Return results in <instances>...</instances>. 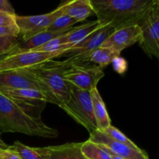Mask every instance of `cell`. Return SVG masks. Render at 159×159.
Masks as SVG:
<instances>
[{"mask_svg":"<svg viewBox=\"0 0 159 159\" xmlns=\"http://www.w3.org/2000/svg\"><path fill=\"white\" fill-rule=\"evenodd\" d=\"M43 109L17 101L0 92V135L21 133L46 138H57L58 131L42 120L40 113Z\"/></svg>","mask_w":159,"mask_h":159,"instance_id":"obj_1","label":"cell"},{"mask_svg":"<svg viewBox=\"0 0 159 159\" xmlns=\"http://www.w3.org/2000/svg\"><path fill=\"white\" fill-rule=\"evenodd\" d=\"M64 52L65 51H13L12 50L4 58L0 61V72L33 68L48 61L53 60L56 57H60Z\"/></svg>","mask_w":159,"mask_h":159,"instance_id":"obj_6","label":"cell"},{"mask_svg":"<svg viewBox=\"0 0 159 159\" xmlns=\"http://www.w3.org/2000/svg\"><path fill=\"white\" fill-rule=\"evenodd\" d=\"M94 13L91 0H72L67 1L65 14L76 21H83Z\"/></svg>","mask_w":159,"mask_h":159,"instance_id":"obj_16","label":"cell"},{"mask_svg":"<svg viewBox=\"0 0 159 159\" xmlns=\"http://www.w3.org/2000/svg\"><path fill=\"white\" fill-rule=\"evenodd\" d=\"M66 3L67 2H65L55 10L43 15H16V22L20 30V40L22 41H26L34 36L46 31L56 19L65 14Z\"/></svg>","mask_w":159,"mask_h":159,"instance_id":"obj_7","label":"cell"},{"mask_svg":"<svg viewBox=\"0 0 159 159\" xmlns=\"http://www.w3.org/2000/svg\"><path fill=\"white\" fill-rule=\"evenodd\" d=\"M105 76L102 68L96 66L70 65L65 71L64 78L71 85L85 91L97 88V84Z\"/></svg>","mask_w":159,"mask_h":159,"instance_id":"obj_9","label":"cell"},{"mask_svg":"<svg viewBox=\"0 0 159 159\" xmlns=\"http://www.w3.org/2000/svg\"><path fill=\"white\" fill-rule=\"evenodd\" d=\"M82 143H67L57 146L37 148L43 159H86L81 152Z\"/></svg>","mask_w":159,"mask_h":159,"instance_id":"obj_13","label":"cell"},{"mask_svg":"<svg viewBox=\"0 0 159 159\" xmlns=\"http://www.w3.org/2000/svg\"><path fill=\"white\" fill-rule=\"evenodd\" d=\"M7 36H13V37H20V30L17 26H0V37H7Z\"/></svg>","mask_w":159,"mask_h":159,"instance_id":"obj_24","label":"cell"},{"mask_svg":"<svg viewBox=\"0 0 159 159\" xmlns=\"http://www.w3.org/2000/svg\"><path fill=\"white\" fill-rule=\"evenodd\" d=\"M138 25L142 33L141 48L149 57L159 58V0H155Z\"/></svg>","mask_w":159,"mask_h":159,"instance_id":"obj_8","label":"cell"},{"mask_svg":"<svg viewBox=\"0 0 159 159\" xmlns=\"http://www.w3.org/2000/svg\"><path fill=\"white\" fill-rule=\"evenodd\" d=\"M102 26H102L98 20L89 22L85 24L76 26L73 30L67 34V43L73 44L75 46Z\"/></svg>","mask_w":159,"mask_h":159,"instance_id":"obj_17","label":"cell"},{"mask_svg":"<svg viewBox=\"0 0 159 159\" xmlns=\"http://www.w3.org/2000/svg\"><path fill=\"white\" fill-rule=\"evenodd\" d=\"M89 140L98 144L110 155H116L124 159H149L146 152L139 148L138 146L130 147L127 144L113 141L99 130H96L90 134Z\"/></svg>","mask_w":159,"mask_h":159,"instance_id":"obj_10","label":"cell"},{"mask_svg":"<svg viewBox=\"0 0 159 159\" xmlns=\"http://www.w3.org/2000/svg\"><path fill=\"white\" fill-rule=\"evenodd\" d=\"M75 27L76 26H72V27L65 30L53 31V32H51V31H44V32L40 33V34L34 36L33 37L30 38L29 40H26V41H22L19 38L18 42H17L16 45L14 48L13 51H26L34 50L35 48L45 44L46 43L49 42L50 40H53L56 37H60V36L63 35L66 33L73 30Z\"/></svg>","mask_w":159,"mask_h":159,"instance_id":"obj_14","label":"cell"},{"mask_svg":"<svg viewBox=\"0 0 159 159\" xmlns=\"http://www.w3.org/2000/svg\"><path fill=\"white\" fill-rule=\"evenodd\" d=\"M9 147V145H8L7 144H6L5 141H3V140L1 138V137H0V148H7Z\"/></svg>","mask_w":159,"mask_h":159,"instance_id":"obj_27","label":"cell"},{"mask_svg":"<svg viewBox=\"0 0 159 159\" xmlns=\"http://www.w3.org/2000/svg\"><path fill=\"white\" fill-rule=\"evenodd\" d=\"M155 0H91L93 11L102 26L115 30L137 25Z\"/></svg>","mask_w":159,"mask_h":159,"instance_id":"obj_2","label":"cell"},{"mask_svg":"<svg viewBox=\"0 0 159 159\" xmlns=\"http://www.w3.org/2000/svg\"><path fill=\"white\" fill-rule=\"evenodd\" d=\"M0 12L16 14L12 4L8 0H0Z\"/></svg>","mask_w":159,"mask_h":159,"instance_id":"obj_26","label":"cell"},{"mask_svg":"<svg viewBox=\"0 0 159 159\" xmlns=\"http://www.w3.org/2000/svg\"><path fill=\"white\" fill-rule=\"evenodd\" d=\"M16 14L0 12V26H16Z\"/></svg>","mask_w":159,"mask_h":159,"instance_id":"obj_23","label":"cell"},{"mask_svg":"<svg viewBox=\"0 0 159 159\" xmlns=\"http://www.w3.org/2000/svg\"><path fill=\"white\" fill-rule=\"evenodd\" d=\"M81 152L86 159H112L110 154L89 140L82 142Z\"/></svg>","mask_w":159,"mask_h":159,"instance_id":"obj_18","label":"cell"},{"mask_svg":"<svg viewBox=\"0 0 159 159\" xmlns=\"http://www.w3.org/2000/svg\"><path fill=\"white\" fill-rule=\"evenodd\" d=\"M0 159H21L19 154L11 148H0Z\"/></svg>","mask_w":159,"mask_h":159,"instance_id":"obj_25","label":"cell"},{"mask_svg":"<svg viewBox=\"0 0 159 159\" xmlns=\"http://www.w3.org/2000/svg\"><path fill=\"white\" fill-rule=\"evenodd\" d=\"M111 157H112V159H124L122 158H120V157L118 156H116V155H111Z\"/></svg>","mask_w":159,"mask_h":159,"instance_id":"obj_28","label":"cell"},{"mask_svg":"<svg viewBox=\"0 0 159 159\" xmlns=\"http://www.w3.org/2000/svg\"><path fill=\"white\" fill-rule=\"evenodd\" d=\"M59 107L78 124L85 127L89 134L98 130L89 91L79 89L71 85L69 99Z\"/></svg>","mask_w":159,"mask_h":159,"instance_id":"obj_4","label":"cell"},{"mask_svg":"<svg viewBox=\"0 0 159 159\" xmlns=\"http://www.w3.org/2000/svg\"><path fill=\"white\" fill-rule=\"evenodd\" d=\"M92 102H93V114L96 120L98 130L103 131L105 129L111 125V120L107 113L105 103L98 91L97 88H95L90 91Z\"/></svg>","mask_w":159,"mask_h":159,"instance_id":"obj_15","label":"cell"},{"mask_svg":"<svg viewBox=\"0 0 159 159\" xmlns=\"http://www.w3.org/2000/svg\"><path fill=\"white\" fill-rule=\"evenodd\" d=\"M141 36L142 33L138 24L121 28L116 30L103 42L100 48H110L121 53L123 50L128 47L139 43L141 40Z\"/></svg>","mask_w":159,"mask_h":159,"instance_id":"obj_12","label":"cell"},{"mask_svg":"<svg viewBox=\"0 0 159 159\" xmlns=\"http://www.w3.org/2000/svg\"><path fill=\"white\" fill-rule=\"evenodd\" d=\"M9 147L17 152L21 159H43L37 151V148H30L19 141H16Z\"/></svg>","mask_w":159,"mask_h":159,"instance_id":"obj_19","label":"cell"},{"mask_svg":"<svg viewBox=\"0 0 159 159\" xmlns=\"http://www.w3.org/2000/svg\"><path fill=\"white\" fill-rule=\"evenodd\" d=\"M102 132L105 134L107 136H108L109 138H111L112 140H113V141L127 144V145L130 146V147H137L136 144L133 141H130L127 137H126L125 134H124L120 130H119L116 127H113L112 125H110V127H107V129H105Z\"/></svg>","mask_w":159,"mask_h":159,"instance_id":"obj_21","label":"cell"},{"mask_svg":"<svg viewBox=\"0 0 159 159\" xmlns=\"http://www.w3.org/2000/svg\"><path fill=\"white\" fill-rule=\"evenodd\" d=\"M9 53H10V52H9ZM8 54H9V53H8ZM8 54H4V55H1V56H0V61H1L2 59H3V58H4V57H6V56Z\"/></svg>","mask_w":159,"mask_h":159,"instance_id":"obj_29","label":"cell"},{"mask_svg":"<svg viewBox=\"0 0 159 159\" xmlns=\"http://www.w3.org/2000/svg\"><path fill=\"white\" fill-rule=\"evenodd\" d=\"M19 37H0V56L11 52L18 42Z\"/></svg>","mask_w":159,"mask_h":159,"instance_id":"obj_22","label":"cell"},{"mask_svg":"<svg viewBox=\"0 0 159 159\" xmlns=\"http://www.w3.org/2000/svg\"><path fill=\"white\" fill-rule=\"evenodd\" d=\"M78 22L73 18L68 16L66 14H63L57 19H56L46 31L53 32V31L65 30H68L74 26L73 25L76 24Z\"/></svg>","mask_w":159,"mask_h":159,"instance_id":"obj_20","label":"cell"},{"mask_svg":"<svg viewBox=\"0 0 159 159\" xmlns=\"http://www.w3.org/2000/svg\"><path fill=\"white\" fill-rule=\"evenodd\" d=\"M116 30L110 26H104L99 28L87 38L75 45L71 49L67 50L60 57H79L87 55L94 50L100 48L103 42L113 34Z\"/></svg>","mask_w":159,"mask_h":159,"instance_id":"obj_11","label":"cell"},{"mask_svg":"<svg viewBox=\"0 0 159 159\" xmlns=\"http://www.w3.org/2000/svg\"><path fill=\"white\" fill-rule=\"evenodd\" d=\"M32 89L42 92L54 99L59 107V102L50 89L28 68L0 72V89Z\"/></svg>","mask_w":159,"mask_h":159,"instance_id":"obj_5","label":"cell"},{"mask_svg":"<svg viewBox=\"0 0 159 159\" xmlns=\"http://www.w3.org/2000/svg\"><path fill=\"white\" fill-rule=\"evenodd\" d=\"M68 67L69 65H67L65 61H56L51 60L28 68L50 89L59 102V107L66 102L71 96V85L64 78Z\"/></svg>","mask_w":159,"mask_h":159,"instance_id":"obj_3","label":"cell"}]
</instances>
